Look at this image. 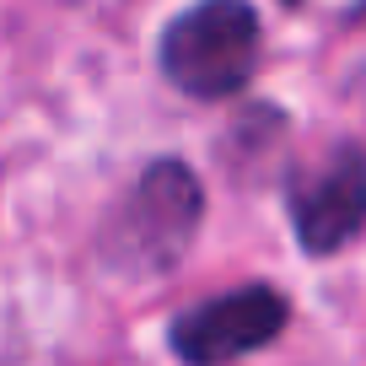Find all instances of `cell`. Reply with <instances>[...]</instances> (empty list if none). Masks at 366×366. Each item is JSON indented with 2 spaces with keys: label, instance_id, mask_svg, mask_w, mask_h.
I'll use <instances>...</instances> for the list:
<instances>
[{
  "label": "cell",
  "instance_id": "obj_1",
  "mask_svg": "<svg viewBox=\"0 0 366 366\" xmlns=\"http://www.w3.org/2000/svg\"><path fill=\"white\" fill-rule=\"evenodd\" d=\"M259 65V16L242 0H199L162 33V70L189 97H232Z\"/></svg>",
  "mask_w": 366,
  "mask_h": 366
},
{
  "label": "cell",
  "instance_id": "obj_4",
  "mask_svg": "<svg viewBox=\"0 0 366 366\" xmlns=\"http://www.w3.org/2000/svg\"><path fill=\"white\" fill-rule=\"evenodd\" d=\"M291 216H297V237L307 253L345 248L366 221V162H361V151H334L323 167L297 178Z\"/></svg>",
  "mask_w": 366,
  "mask_h": 366
},
{
  "label": "cell",
  "instance_id": "obj_2",
  "mask_svg": "<svg viewBox=\"0 0 366 366\" xmlns=\"http://www.w3.org/2000/svg\"><path fill=\"white\" fill-rule=\"evenodd\" d=\"M199 210H205V199H199V183L189 167H178V162L146 167V178L135 183V194L119 205L114 227H108V264L140 274L178 264L183 248L194 242Z\"/></svg>",
  "mask_w": 366,
  "mask_h": 366
},
{
  "label": "cell",
  "instance_id": "obj_3",
  "mask_svg": "<svg viewBox=\"0 0 366 366\" xmlns=\"http://www.w3.org/2000/svg\"><path fill=\"white\" fill-rule=\"evenodd\" d=\"M280 329H286V302L269 286H248L189 307L172 323V350L189 366H232L242 355L264 350Z\"/></svg>",
  "mask_w": 366,
  "mask_h": 366
}]
</instances>
